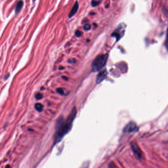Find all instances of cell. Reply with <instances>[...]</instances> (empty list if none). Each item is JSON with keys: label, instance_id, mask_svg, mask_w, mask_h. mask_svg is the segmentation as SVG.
Wrapping results in <instances>:
<instances>
[{"label": "cell", "instance_id": "1", "mask_svg": "<svg viewBox=\"0 0 168 168\" xmlns=\"http://www.w3.org/2000/svg\"><path fill=\"white\" fill-rule=\"evenodd\" d=\"M77 111L76 107L73 108L67 119L60 116L56 123L55 133L54 136L55 143L59 142L71 130L73 120L75 119Z\"/></svg>", "mask_w": 168, "mask_h": 168}, {"label": "cell", "instance_id": "2", "mask_svg": "<svg viewBox=\"0 0 168 168\" xmlns=\"http://www.w3.org/2000/svg\"><path fill=\"white\" fill-rule=\"evenodd\" d=\"M108 57V54L98 55L92 62L91 66L92 71L93 72H97L102 70L106 65Z\"/></svg>", "mask_w": 168, "mask_h": 168}, {"label": "cell", "instance_id": "3", "mask_svg": "<svg viewBox=\"0 0 168 168\" xmlns=\"http://www.w3.org/2000/svg\"><path fill=\"white\" fill-rule=\"evenodd\" d=\"M138 130V128L136 124L134 122H129L123 129V132L124 133H131L133 132H136Z\"/></svg>", "mask_w": 168, "mask_h": 168}, {"label": "cell", "instance_id": "4", "mask_svg": "<svg viewBox=\"0 0 168 168\" xmlns=\"http://www.w3.org/2000/svg\"><path fill=\"white\" fill-rule=\"evenodd\" d=\"M131 146L132 149L133 150V151L135 155V156L136 157V158L138 159H141L142 157V151L141 149L139 148V147L138 145L134 143H131Z\"/></svg>", "mask_w": 168, "mask_h": 168}, {"label": "cell", "instance_id": "5", "mask_svg": "<svg viewBox=\"0 0 168 168\" xmlns=\"http://www.w3.org/2000/svg\"><path fill=\"white\" fill-rule=\"evenodd\" d=\"M107 77V71L106 70H104L101 72L97 75L96 78V82L99 84L102 82L104 79H106Z\"/></svg>", "mask_w": 168, "mask_h": 168}, {"label": "cell", "instance_id": "6", "mask_svg": "<svg viewBox=\"0 0 168 168\" xmlns=\"http://www.w3.org/2000/svg\"><path fill=\"white\" fill-rule=\"evenodd\" d=\"M78 7H79V5L78 4V1H77L75 4L73 5V7H72L71 10L70 12L69 15V18H71L73 15H74L77 12H78Z\"/></svg>", "mask_w": 168, "mask_h": 168}, {"label": "cell", "instance_id": "7", "mask_svg": "<svg viewBox=\"0 0 168 168\" xmlns=\"http://www.w3.org/2000/svg\"><path fill=\"white\" fill-rule=\"evenodd\" d=\"M23 6V2L22 1H19L16 4L15 9V13L16 14L18 13L20 10H21V8H22Z\"/></svg>", "mask_w": 168, "mask_h": 168}, {"label": "cell", "instance_id": "8", "mask_svg": "<svg viewBox=\"0 0 168 168\" xmlns=\"http://www.w3.org/2000/svg\"><path fill=\"white\" fill-rule=\"evenodd\" d=\"M35 108L36 110L39 112H41L43 110V106L40 103H36L35 106Z\"/></svg>", "mask_w": 168, "mask_h": 168}, {"label": "cell", "instance_id": "9", "mask_svg": "<svg viewBox=\"0 0 168 168\" xmlns=\"http://www.w3.org/2000/svg\"><path fill=\"white\" fill-rule=\"evenodd\" d=\"M102 0H92L91 2V5L93 7H95L98 6Z\"/></svg>", "mask_w": 168, "mask_h": 168}, {"label": "cell", "instance_id": "10", "mask_svg": "<svg viewBox=\"0 0 168 168\" xmlns=\"http://www.w3.org/2000/svg\"><path fill=\"white\" fill-rule=\"evenodd\" d=\"M164 45L165 46L166 48V49L168 51V27L167 29V34H166V39L164 43Z\"/></svg>", "mask_w": 168, "mask_h": 168}, {"label": "cell", "instance_id": "11", "mask_svg": "<svg viewBox=\"0 0 168 168\" xmlns=\"http://www.w3.org/2000/svg\"><path fill=\"white\" fill-rule=\"evenodd\" d=\"M57 92L61 94V95H65V92H64V90L63 89H62V88H57Z\"/></svg>", "mask_w": 168, "mask_h": 168}, {"label": "cell", "instance_id": "12", "mask_svg": "<svg viewBox=\"0 0 168 168\" xmlns=\"http://www.w3.org/2000/svg\"><path fill=\"white\" fill-rule=\"evenodd\" d=\"M83 29L86 31H89L91 29V25L90 24H86L83 27Z\"/></svg>", "mask_w": 168, "mask_h": 168}, {"label": "cell", "instance_id": "13", "mask_svg": "<svg viewBox=\"0 0 168 168\" xmlns=\"http://www.w3.org/2000/svg\"><path fill=\"white\" fill-rule=\"evenodd\" d=\"M43 95H42L40 93H37L36 95V98L37 99V100H40L42 98H43Z\"/></svg>", "mask_w": 168, "mask_h": 168}, {"label": "cell", "instance_id": "14", "mask_svg": "<svg viewBox=\"0 0 168 168\" xmlns=\"http://www.w3.org/2000/svg\"><path fill=\"white\" fill-rule=\"evenodd\" d=\"M76 36L77 37H80L81 36V32L79 31H77L76 32Z\"/></svg>", "mask_w": 168, "mask_h": 168}, {"label": "cell", "instance_id": "15", "mask_svg": "<svg viewBox=\"0 0 168 168\" xmlns=\"http://www.w3.org/2000/svg\"><path fill=\"white\" fill-rule=\"evenodd\" d=\"M33 2H35V0H33Z\"/></svg>", "mask_w": 168, "mask_h": 168}]
</instances>
